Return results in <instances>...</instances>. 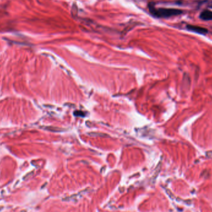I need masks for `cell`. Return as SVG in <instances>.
<instances>
[{
	"label": "cell",
	"instance_id": "6da1fadb",
	"mask_svg": "<svg viewBox=\"0 0 212 212\" xmlns=\"http://www.w3.org/2000/svg\"><path fill=\"white\" fill-rule=\"evenodd\" d=\"M149 10L152 15L156 17H161V18H167V17L178 16L182 14L181 10L173 8H156L155 5L150 3L149 5Z\"/></svg>",
	"mask_w": 212,
	"mask_h": 212
},
{
	"label": "cell",
	"instance_id": "7a4b0ae2",
	"mask_svg": "<svg viewBox=\"0 0 212 212\" xmlns=\"http://www.w3.org/2000/svg\"><path fill=\"white\" fill-rule=\"evenodd\" d=\"M186 28L188 30L192 31V32L198 33L200 34H205L208 33V30L204 28V27H201L200 26H192V25H187L186 26Z\"/></svg>",
	"mask_w": 212,
	"mask_h": 212
},
{
	"label": "cell",
	"instance_id": "3957f363",
	"mask_svg": "<svg viewBox=\"0 0 212 212\" xmlns=\"http://www.w3.org/2000/svg\"><path fill=\"white\" fill-rule=\"evenodd\" d=\"M200 18L203 20H212V11L210 10H205L200 13Z\"/></svg>",
	"mask_w": 212,
	"mask_h": 212
}]
</instances>
